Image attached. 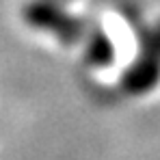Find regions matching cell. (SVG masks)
Returning a JSON list of instances; mask_svg holds the SVG:
<instances>
[{"label":"cell","instance_id":"obj_1","mask_svg":"<svg viewBox=\"0 0 160 160\" xmlns=\"http://www.w3.org/2000/svg\"><path fill=\"white\" fill-rule=\"evenodd\" d=\"M24 20L37 30L52 32L65 46H74L82 41L91 26L87 20L78 15H69L65 7L56 0H30L24 7Z\"/></svg>","mask_w":160,"mask_h":160},{"label":"cell","instance_id":"obj_2","mask_svg":"<svg viewBox=\"0 0 160 160\" xmlns=\"http://www.w3.org/2000/svg\"><path fill=\"white\" fill-rule=\"evenodd\" d=\"M158 82H160V61L152 58V56H145V54H138L121 76V87L132 95L149 93Z\"/></svg>","mask_w":160,"mask_h":160},{"label":"cell","instance_id":"obj_3","mask_svg":"<svg viewBox=\"0 0 160 160\" xmlns=\"http://www.w3.org/2000/svg\"><path fill=\"white\" fill-rule=\"evenodd\" d=\"M84 61L93 67H104L115 61V43L98 24H91L84 35Z\"/></svg>","mask_w":160,"mask_h":160},{"label":"cell","instance_id":"obj_4","mask_svg":"<svg viewBox=\"0 0 160 160\" xmlns=\"http://www.w3.org/2000/svg\"><path fill=\"white\" fill-rule=\"evenodd\" d=\"M138 46H141L138 54H145V56H152V58L160 61V22L141 30Z\"/></svg>","mask_w":160,"mask_h":160},{"label":"cell","instance_id":"obj_5","mask_svg":"<svg viewBox=\"0 0 160 160\" xmlns=\"http://www.w3.org/2000/svg\"><path fill=\"white\" fill-rule=\"evenodd\" d=\"M56 2H61V4H65V2H69V0H56Z\"/></svg>","mask_w":160,"mask_h":160}]
</instances>
